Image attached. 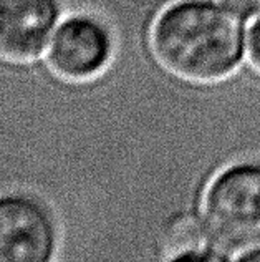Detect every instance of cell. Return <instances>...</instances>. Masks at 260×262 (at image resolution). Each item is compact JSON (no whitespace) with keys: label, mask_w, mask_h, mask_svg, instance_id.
Segmentation results:
<instances>
[{"label":"cell","mask_w":260,"mask_h":262,"mask_svg":"<svg viewBox=\"0 0 260 262\" xmlns=\"http://www.w3.org/2000/svg\"><path fill=\"white\" fill-rule=\"evenodd\" d=\"M244 18L221 0H177L151 25L149 47L168 73L216 83L234 75L245 58Z\"/></svg>","instance_id":"cell-1"},{"label":"cell","mask_w":260,"mask_h":262,"mask_svg":"<svg viewBox=\"0 0 260 262\" xmlns=\"http://www.w3.org/2000/svg\"><path fill=\"white\" fill-rule=\"evenodd\" d=\"M201 219L225 259H237L258 246L260 163H234L212 178L202 196Z\"/></svg>","instance_id":"cell-2"},{"label":"cell","mask_w":260,"mask_h":262,"mask_svg":"<svg viewBox=\"0 0 260 262\" xmlns=\"http://www.w3.org/2000/svg\"><path fill=\"white\" fill-rule=\"evenodd\" d=\"M113 27L93 12H72L61 18L45 52L52 73L70 83L101 78L116 57Z\"/></svg>","instance_id":"cell-3"},{"label":"cell","mask_w":260,"mask_h":262,"mask_svg":"<svg viewBox=\"0 0 260 262\" xmlns=\"http://www.w3.org/2000/svg\"><path fill=\"white\" fill-rule=\"evenodd\" d=\"M60 244L58 216L43 198L0 192V262H57Z\"/></svg>","instance_id":"cell-4"},{"label":"cell","mask_w":260,"mask_h":262,"mask_svg":"<svg viewBox=\"0 0 260 262\" xmlns=\"http://www.w3.org/2000/svg\"><path fill=\"white\" fill-rule=\"evenodd\" d=\"M65 15L63 0H0V60L15 65L42 60Z\"/></svg>","instance_id":"cell-5"},{"label":"cell","mask_w":260,"mask_h":262,"mask_svg":"<svg viewBox=\"0 0 260 262\" xmlns=\"http://www.w3.org/2000/svg\"><path fill=\"white\" fill-rule=\"evenodd\" d=\"M164 259L187 260H227L210 243L201 216L179 212L166 224L162 232Z\"/></svg>","instance_id":"cell-6"},{"label":"cell","mask_w":260,"mask_h":262,"mask_svg":"<svg viewBox=\"0 0 260 262\" xmlns=\"http://www.w3.org/2000/svg\"><path fill=\"white\" fill-rule=\"evenodd\" d=\"M245 58L250 67L260 73V15L247 29V42H245Z\"/></svg>","instance_id":"cell-7"},{"label":"cell","mask_w":260,"mask_h":262,"mask_svg":"<svg viewBox=\"0 0 260 262\" xmlns=\"http://www.w3.org/2000/svg\"><path fill=\"white\" fill-rule=\"evenodd\" d=\"M244 20L260 15V0H221Z\"/></svg>","instance_id":"cell-8"},{"label":"cell","mask_w":260,"mask_h":262,"mask_svg":"<svg viewBox=\"0 0 260 262\" xmlns=\"http://www.w3.org/2000/svg\"><path fill=\"white\" fill-rule=\"evenodd\" d=\"M235 260H241V262H260V244L252 247V249L242 252Z\"/></svg>","instance_id":"cell-9"}]
</instances>
